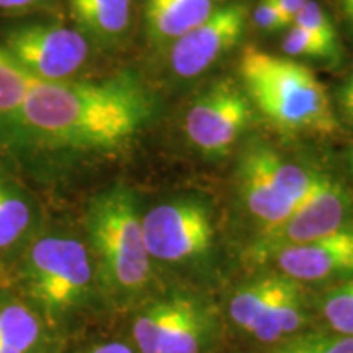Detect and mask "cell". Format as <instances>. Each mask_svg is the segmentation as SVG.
I'll use <instances>...</instances> for the list:
<instances>
[{
    "mask_svg": "<svg viewBox=\"0 0 353 353\" xmlns=\"http://www.w3.org/2000/svg\"><path fill=\"white\" fill-rule=\"evenodd\" d=\"M152 114V99L131 74L101 81H33L7 130L51 151H113Z\"/></svg>",
    "mask_w": 353,
    "mask_h": 353,
    "instance_id": "1",
    "label": "cell"
},
{
    "mask_svg": "<svg viewBox=\"0 0 353 353\" xmlns=\"http://www.w3.org/2000/svg\"><path fill=\"white\" fill-rule=\"evenodd\" d=\"M85 229L95 283L105 299L123 306L139 296L151 280L152 259L134 192L117 183L97 193L87 206Z\"/></svg>",
    "mask_w": 353,
    "mask_h": 353,
    "instance_id": "2",
    "label": "cell"
},
{
    "mask_svg": "<svg viewBox=\"0 0 353 353\" xmlns=\"http://www.w3.org/2000/svg\"><path fill=\"white\" fill-rule=\"evenodd\" d=\"M239 72L249 100L278 130L317 134L339 130L327 88L307 65L249 46Z\"/></svg>",
    "mask_w": 353,
    "mask_h": 353,
    "instance_id": "3",
    "label": "cell"
},
{
    "mask_svg": "<svg viewBox=\"0 0 353 353\" xmlns=\"http://www.w3.org/2000/svg\"><path fill=\"white\" fill-rule=\"evenodd\" d=\"M19 275L28 304L48 327L81 307L95 283L88 247L65 234L50 232L28 241Z\"/></svg>",
    "mask_w": 353,
    "mask_h": 353,
    "instance_id": "4",
    "label": "cell"
},
{
    "mask_svg": "<svg viewBox=\"0 0 353 353\" xmlns=\"http://www.w3.org/2000/svg\"><path fill=\"white\" fill-rule=\"evenodd\" d=\"M322 174L286 162L275 149L252 143L242 152L237 182L245 208L263 229L275 228L314 192Z\"/></svg>",
    "mask_w": 353,
    "mask_h": 353,
    "instance_id": "5",
    "label": "cell"
},
{
    "mask_svg": "<svg viewBox=\"0 0 353 353\" xmlns=\"http://www.w3.org/2000/svg\"><path fill=\"white\" fill-rule=\"evenodd\" d=\"M10 59L33 81H69L85 65L88 39L54 21H20L0 34Z\"/></svg>",
    "mask_w": 353,
    "mask_h": 353,
    "instance_id": "6",
    "label": "cell"
},
{
    "mask_svg": "<svg viewBox=\"0 0 353 353\" xmlns=\"http://www.w3.org/2000/svg\"><path fill=\"white\" fill-rule=\"evenodd\" d=\"M143 236L152 260L179 263L208 252L214 239V228L205 205L182 198L162 203L145 213Z\"/></svg>",
    "mask_w": 353,
    "mask_h": 353,
    "instance_id": "7",
    "label": "cell"
},
{
    "mask_svg": "<svg viewBox=\"0 0 353 353\" xmlns=\"http://www.w3.org/2000/svg\"><path fill=\"white\" fill-rule=\"evenodd\" d=\"M350 211L352 198L347 190L330 176L322 175L314 192L288 219L275 228L263 229L252 252L259 259L273 257L288 247L319 239L343 226Z\"/></svg>",
    "mask_w": 353,
    "mask_h": 353,
    "instance_id": "8",
    "label": "cell"
},
{
    "mask_svg": "<svg viewBox=\"0 0 353 353\" xmlns=\"http://www.w3.org/2000/svg\"><path fill=\"white\" fill-rule=\"evenodd\" d=\"M252 117L250 100L231 79L214 82L193 101L185 131L195 148L208 156H224Z\"/></svg>",
    "mask_w": 353,
    "mask_h": 353,
    "instance_id": "9",
    "label": "cell"
},
{
    "mask_svg": "<svg viewBox=\"0 0 353 353\" xmlns=\"http://www.w3.org/2000/svg\"><path fill=\"white\" fill-rule=\"evenodd\" d=\"M245 25L247 7L242 3L214 8L203 23L174 41L172 70L183 79L200 76L239 43Z\"/></svg>",
    "mask_w": 353,
    "mask_h": 353,
    "instance_id": "10",
    "label": "cell"
},
{
    "mask_svg": "<svg viewBox=\"0 0 353 353\" xmlns=\"http://www.w3.org/2000/svg\"><path fill=\"white\" fill-rule=\"evenodd\" d=\"M273 259L285 276L294 281H319L353 273V221L319 239L280 250Z\"/></svg>",
    "mask_w": 353,
    "mask_h": 353,
    "instance_id": "11",
    "label": "cell"
},
{
    "mask_svg": "<svg viewBox=\"0 0 353 353\" xmlns=\"http://www.w3.org/2000/svg\"><path fill=\"white\" fill-rule=\"evenodd\" d=\"M77 30L87 39L112 46L126 37L132 0H68Z\"/></svg>",
    "mask_w": 353,
    "mask_h": 353,
    "instance_id": "12",
    "label": "cell"
},
{
    "mask_svg": "<svg viewBox=\"0 0 353 353\" xmlns=\"http://www.w3.org/2000/svg\"><path fill=\"white\" fill-rule=\"evenodd\" d=\"M213 0H148L145 25L156 43H172L203 23L214 10Z\"/></svg>",
    "mask_w": 353,
    "mask_h": 353,
    "instance_id": "13",
    "label": "cell"
},
{
    "mask_svg": "<svg viewBox=\"0 0 353 353\" xmlns=\"http://www.w3.org/2000/svg\"><path fill=\"white\" fill-rule=\"evenodd\" d=\"M48 325L28 303L0 296V353H39Z\"/></svg>",
    "mask_w": 353,
    "mask_h": 353,
    "instance_id": "14",
    "label": "cell"
},
{
    "mask_svg": "<svg viewBox=\"0 0 353 353\" xmlns=\"http://www.w3.org/2000/svg\"><path fill=\"white\" fill-rule=\"evenodd\" d=\"M303 319V294L298 281L280 276L275 293L250 327L260 342H275L298 330Z\"/></svg>",
    "mask_w": 353,
    "mask_h": 353,
    "instance_id": "15",
    "label": "cell"
},
{
    "mask_svg": "<svg viewBox=\"0 0 353 353\" xmlns=\"http://www.w3.org/2000/svg\"><path fill=\"white\" fill-rule=\"evenodd\" d=\"M34 206L28 193L0 174V255L23 245L33 232Z\"/></svg>",
    "mask_w": 353,
    "mask_h": 353,
    "instance_id": "16",
    "label": "cell"
},
{
    "mask_svg": "<svg viewBox=\"0 0 353 353\" xmlns=\"http://www.w3.org/2000/svg\"><path fill=\"white\" fill-rule=\"evenodd\" d=\"M206 327L208 322L201 307L183 298L179 312L167 329L159 353H200Z\"/></svg>",
    "mask_w": 353,
    "mask_h": 353,
    "instance_id": "17",
    "label": "cell"
},
{
    "mask_svg": "<svg viewBox=\"0 0 353 353\" xmlns=\"http://www.w3.org/2000/svg\"><path fill=\"white\" fill-rule=\"evenodd\" d=\"M183 298L162 299L149 304L136 317L132 325V337L139 353H159L170 322L179 312Z\"/></svg>",
    "mask_w": 353,
    "mask_h": 353,
    "instance_id": "18",
    "label": "cell"
},
{
    "mask_svg": "<svg viewBox=\"0 0 353 353\" xmlns=\"http://www.w3.org/2000/svg\"><path fill=\"white\" fill-rule=\"evenodd\" d=\"M32 82L0 44V128H7L19 113Z\"/></svg>",
    "mask_w": 353,
    "mask_h": 353,
    "instance_id": "19",
    "label": "cell"
},
{
    "mask_svg": "<svg viewBox=\"0 0 353 353\" xmlns=\"http://www.w3.org/2000/svg\"><path fill=\"white\" fill-rule=\"evenodd\" d=\"M278 281H280V276L260 278V280L252 281L234 294L231 306H229V314L236 322V325L249 332L255 319L267 306L268 299L275 293Z\"/></svg>",
    "mask_w": 353,
    "mask_h": 353,
    "instance_id": "20",
    "label": "cell"
},
{
    "mask_svg": "<svg viewBox=\"0 0 353 353\" xmlns=\"http://www.w3.org/2000/svg\"><path fill=\"white\" fill-rule=\"evenodd\" d=\"M322 314L335 332L353 337V280L325 294L322 299Z\"/></svg>",
    "mask_w": 353,
    "mask_h": 353,
    "instance_id": "21",
    "label": "cell"
},
{
    "mask_svg": "<svg viewBox=\"0 0 353 353\" xmlns=\"http://www.w3.org/2000/svg\"><path fill=\"white\" fill-rule=\"evenodd\" d=\"M272 353H353V337L342 334H306L276 347Z\"/></svg>",
    "mask_w": 353,
    "mask_h": 353,
    "instance_id": "22",
    "label": "cell"
},
{
    "mask_svg": "<svg viewBox=\"0 0 353 353\" xmlns=\"http://www.w3.org/2000/svg\"><path fill=\"white\" fill-rule=\"evenodd\" d=\"M293 25L314 34L335 56H339L341 50H339V37L337 32H335V26L330 21L327 13L324 12V8L314 2V0H307L304 3L301 10L298 12V15L294 17Z\"/></svg>",
    "mask_w": 353,
    "mask_h": 353,
    "instance_id": "23",
    "label": "cell"
},
{
    "mask_svg": "<svg viewBox=\"0 0 353 353\" xmlns=\"http://www.w3.org/2000/svg\"><path fill=\"white\" fill-rule=\"evenodd\" d=\"M281 46H283V51L288 56H304L314 57V59H335L337 57L314 34L299 28L296 25L290 26Z\"/></svg>",
    "mask_w": 353,
    "mask_h": 353,
    "instance_id": "24",
    "label": "cell"
},
{
    "mask_svg": "<svg viewBox=\"0 0 353 353\" xmlns=\"http://www.w3.org/2000/svg\"><path fill=\"white\" fill-rule=\"evenodd\" d=\"M254 23L263 32H278V30L290 28L291 23L285 19V15L278 10V7L272 0H260L254 10Z\"/></svg>",
    "mask_w": 353,
    "mask_h": 353,
    "instance_id": "25",
    "label": "cell"
},
{
    "mask_svg": "<svg viewBox=\"0 0 353 353\" xmlns=\"http://www.w3.org/2000/svg\"><path fill=\"white\" fill-rule=\"evenodd\" d=\"M46 0H0V12L26 13L33 8H39Z\"/></svg>",
    "mask_w": 353,
    "mask_h": 353,
    "instance_id": "26",
    "label": "cell"
},
{
    "mask_svg": "<svg viewBox=\"0 0 353 353\" xmlns=\"http://www.w3.org/2000/svg\"><path fill=\"white\" fill-rule=\"evenodd\" d=\"M272 2L278 7V10L283 13L285 19L293 25L294 17L298 15V12L301 10L303 6L307 2V0H272Z\"/></svg>",
    "mask_w": 353,
    "mask_h": 353,
    "instance_id": "27",
    "label": "cell"
},
{
    "mask_svg": "<svg viewBox=\"0 0 353 353\" xmlns=\"http://www.w3.org/2000/svg\"><path fill=\"white\" fill-rule=\"evenodd\" d=\"M341 105L343 112L353 120V76L341 88Z\"/></svg>",
    "mask_w": 353,
    "mask_h": 353,
    "instance_id": "28",
    "label": "cell"
},
{
    "mask_svg": "<svg viewBox=\"0 0 353 353\" xmlns=\"http://www.w3.org/2000/svg\"><path fill=\"white\" fill-rule=\"evenodd\" d=\"M88 353H136L130 345L121 342H108L101 343V345L92 348Z\"/></svg>",
    "mask_w": 353,
    "mask_h": 353,
    "instance_id": "29",
    "label": "cell"
},
{
    "mask_svg": "<svg viewBox=\"0 0 353 353\" xmlns=\"http://www.w3.org/2000/svg\"><path fill=\"white\" fill-rule=\"evenodd\" d=\"M343 10H345L347 17H348V19H350V21L353 23V6H347V7H343Z\"/></svg>",
    "mask_w": 353,
    "mask_h": 353,
    "instance_id": "30",
    "label": "cell"
},
{
    "mask_svg": "<svg viewBox=\"0 0 353 353\" xmlns=\"http://www.w3.org/2000/svg\"><path fill=\"white\" fill-rule=\"evenodd\" d=\"M342 6H343V7L353 6V0H342Z\"/></svg>",
    "mask_w": 353,
    "mask_h": 353,
    "instance_id": "31",
    "label": "cell"
},
{
    "mask_svg": "<svg viewBox=\"0 0 353 353\" xmlns=\"http://www.w3.org/2000/svg\"><path fill=\"white\" fill-rule=\"evenodd\" d=\"M348 161H350V169L353 172V151L350 152V156H348Z\"/></svg>",
    "mask_w": 353,
    "mask_h": 353,
    "instance_id": "32",
    "label": "cell"
}]
</instances>
